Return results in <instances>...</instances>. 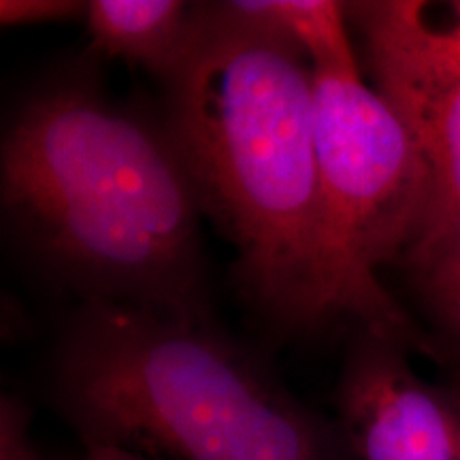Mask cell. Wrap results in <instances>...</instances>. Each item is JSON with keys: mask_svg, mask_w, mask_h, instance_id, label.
Segmentation results:
<instances>
[{"mask_svg": "<svg viewBox=\"0 0 460 460\" xmlns=\"http://www.w3.org/2000/svg\"><path fill=\"white\" fill-rule=\"evenodd\" d=\"M0 197L22 254L82 303L214 322L203 209L175 141L160 111L113 99L92 58L15 102Z\"/></svg>", "mask_w": 460, "mask_h": 460, "instance_id": "obj_1", "label": "cell"}, {"mask_svg": "<svg viewBox=\"0 0 460 460\" xmlns=\"http://www.w3.org/2000/svg\"><path fill=\"white\" fill-rule=\"evenodd\" d=\"M163 90L160 115L200 209L237 250L234 284L258 318L279 337L339 318L301 45L247 0L197 3Z\"/></svg>", "mask_w": 460, "mask_h": 460, "instance_id": "obj_2", "label": "cell"}, {"mask_svg": "<svg viewBox=\"0 0 460 460\" xmlns=\"http://www.w3.org/2000/svg\"><path fill=\"white\" fill-rule=\"evenodd\" d=\"M51 396L84 446L160 460H356L337 422L214 322L82 303L56 348Z\"/></svg>", "mask_w": 460, "mask_h": 460, "instance_id": "obj_3", "label": "cell"}, {"mask_svg": "<svg viewBox=\"0 0 460 460\" xmlns=\"http://www.w3.org/2000/svg\"><path fill=\"white\" fill-rule=\"evenodd\" d=\"M314 130L339 312L437 356L377 271L401 262L429 211V172L410 128L360 68L312 66Z\"/></svg>", "mask_w": 460, "mask_h": 460, "instance_id": "obj_4", "label": "cell"}, {"mask_svg": "<svg viewBox=\"0 0 460 460\" xmlns=\"http://www.w3.org/2000/svg\"><path fill=\"white\" fill-rule=\"evenodd\" d=\"M410 345L358 326L337 386V424L356 460H460V386L429 382Z\"/></svg>", "mask_w": 460, "mask_h": 460, "instance_id": "obj_5", "label": "cell"}, {"mask_svg": "<svg viewBox=\"0 0 460 460\" xmlns=\"http://www.w3.org/2000/svg\"><path fill=\"white\" fill-rule=\"evenodd\" d=\"M371 73L460 82V0L345 3Z\"/></svg>", "mask_w": 460, "mask_h": 460, "instance_id": "obj_6", "label": "cell"}, {"mask_svg": "<svg viewBox=\"0 0 460 460\" xmlns=\"http://www.w3.org/2000/svg\"><path fill=\"white\" fill-rule=\"evenodd\" d=\"M371 75L376 90L410 128L427 166L429 211L422 237L460 211V82L401 73Z\"/></svg>", "mask_w": 460, "mask_h": 460, "instance_id": "obj_7", "label": "cell"}, {"mask_svg": "<svg viewBox=\"0 0 460 460\" xmlns=\"http://www.w3.org/2000/svg\"><path fill=\"white\" fill-rule=\"evenodd\" d=\"M92 49L139 65L164 84L188 54L194 3L92 0L85 9Z\"/></svg>", "mask_w": 460, "mask_h": 460, "instance_id": "obj_8", "label": "cell"}, {"mask_svg": "<svg viewBox=\"0 0 460 460\" xmlns=\"http://www.w3.org/2000/svg\"><path fill=\"white\" fill-rule=\"evenodd\" d=\"M444 352L460 367V211L422 234L401 258Z\"/></svg>", "mask_w": 460, "mask_h": 460, "instance_id": "obj_9", "label": "cell"}, {"mask_svg": "<svg viewBox=\"0 0 460 460\" xmlns=\"http://www.w3.org/2000/svg\"><path fill=\"white\" fill-rule=\"evenodd\" d=\"M258 15L290 34L307 54L312 66L356 68L358 60L349 43L345 3L331 0H247Z\"/></svg>", "mask_w": 460, "mask_h": 460, "instance_id": "obj_10", "label": "cell"}, {"mask_svg": "<svg viewBox=\"0 0 460 460\" xmlns=\"http://www.w3.org/2000/svg\"><path fill=\"white\" fill-rule=\"evenodd\" d=\"M0 460H43L31 439V411L15 396L0 402Z\"/></svg>", "mask_w": 460, "mask_h": 460, "instance_id": "obj_11", "label": "cell"}, {"mask_svg": "<svg viewBox=\"0 0 460 460\" xmlns=\"http://www.w3.org/2000/svg\"><path fill=\"white\" fill-rule=\"evenodd\" d=\"M88 3L79 0H3L0 22L3 26H32L49 22H66L84 15Z\"/></svg>", "mask_w": 460, "mask_h": 460, "instance_id": "obj_12", "label": "cell"}, {"mask_svg": "<svg viewBox=\"0 0 460 460\" xmlns=\"http://www.w3.org/2000/svg\"><path fill=\"white\" fill-rule=\"evenodd\" d=\"M84 460H160L152 456H143L128 450H119L113 446H85Z\"/></svg>", "mask_w": 460, "mask_h": 460, "instance_id": "obj_13", "label": "cell"}]
</instances>
